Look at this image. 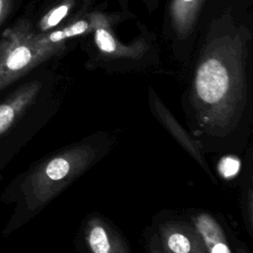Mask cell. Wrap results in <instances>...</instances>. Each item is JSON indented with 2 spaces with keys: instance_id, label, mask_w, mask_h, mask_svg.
<instances>
[{
  "instance_id": "8fae6325",
  "label": "cell",
  "mask_w": 253,
  "mask_h": 253,
  "mask_svg": "<svg viewBox=\"0 0 253 253\" xmlns=\"http://www.w3.org/2000/svg\"><path fill=\"white\" fill-rule=\"evenodd\" d=\"M246 165L241 179L240 208L244 226L248 234L253 235V146L247 145Z\"/></svg>"
},
{
  "instance_id": "6da1fadb",
  "label": "cell",
  "mask_w": 253,
  "mask_h": 253,
  "mask_svg": "<svg viewBox=\"0 0 253 253\" xmlns=\"http://www.w3.org/2000/svg\"><path fill=\"white\" fill-rule=\"evenodd\" d=\"M251 39L249 28L230 10L214 17L205 34L182 106L188 131L206 154H240L252 134Z\"/></svg>"
},
{
  "instance_id": "277c9868",
  "label": "cell",
  "mask_w": 253,
  "mask_h": 253,
  "mask_svg": "<svg viewBox=\"0 0 253 253\" xmlns=\"http://www.w3.org/2000/svg\"><path fill=\"white\" fill-rule=\"evenodd\" d=\"M161 253H208L191 221L169 211H161L149 226Z\"/></svg>"
},
{
  "instance_id": "7a4b0ae2",
  "label": "cell",
  "mask_w": 253,
  "mask_h": 253,
  "mask_svg": "<svg viewBox=\"0 0 253 253\" xmlns=\"http://www.w3.org/2000/svg\"><path fill=\"white\" fill-rule=\"evenodd\" d=\"M118 141L117 131L98 130L44 157L20 185L25 209L37 212L107 156Z\"/></svg>"
},
{
  "instance_id": "7c38bea8",
  "label": "cell",
  "mask_w": 253,
  "mask_h": 253,
  "mask_svg": "<svg viewBox=\"0 0 253 253\" xmlns=\"http://www.w3.org/2000/svg\"><path fill=\"white\" fill-rule=\"evenodd\" d=\"M93 32L95 43L102 53L110 56H126L132 54L130 47L121 44L114 37L110 30V19L97 26Z\"/></svg>"
},
{
  "instance_id": "5b68a950",
  "label": "cell",
  "mask_w": 253,
  "mask_h": 253,
  "mask_svg": "<svg viewBox=\"0 0 253 253\" xmlns=\"http://www.w3.org/2000/svg\"><path fill=\"white\" fill-rule=\"evenodd\" d=\"M75 245L78 253H131L122 231L97 211L90 212L81 221Z\"/></svg>"
},
{
  "instance_id": "5bb4252c",
  "label": "cell",
  "mask_w": 253,
  "mask_h": 253,
  "mask_svg": "<svg viewBox=\"0 0 253 253\" xmlns=\"http://www.w3.org/2000/svg\"><path fill=\"white\" fill-rule=\"evenodd\" d=\"M241 167L240 159L234 154H224L218 162L217 172L223 179L234 178Z\"/></svg>"
},
{
  "instance_id": "52a82bcc",
  "label": "cell",
  "mask_w": 253,
  "mask_h": 253,
  "mask_svg": "<svg viewBox=\"0 0 253 253\" xmlns=\"http://www.w3.org/2000/svg\"><path fill=\"white\" fill-rule=\"evenodd\" d=\"M42 85L34 80L23 84L0 103V136L7 132L36 102Z\"/></svg>"
},
{
  "instance_id": "8992f818",
  "label": "cell",
  "mask_w": 253,
  "mask_h": 253,
  "mask_svg": "<svg viewBox=\"0 0 253 253\" xmlns=\"http://www.w3.org/2000/svg\"><path fill=\"white\" fill-rule=\"evenodd\" d=\"M148 105L152 116L156 121L164 127V129L176 140V142L200 165L204 172L209 176L210 180L217 185L218 182L216 177L210 167L206 158V152L202 148L201 144L185 129L181 124L177 121L174 115L164 105L157 93L152 89L148 88Z\"/></svg>"
},
{
  "instance_id": "4fadbf2b",
  "label": "cell",
  "mask_w": 253,
  "mask_h": 253,
  "mask_svg": "<svg viewBox=\"0 0 253 253\" xmlns=\"http://www.w3.org/2000/svg\"><path fill=\"white\" fill-rule=\"evenodd\" d=\"M73 6L72 0H65L58 5L51 8L46 14H44L40 20L38 27L41 33L49 32L54 27L58 26L61 21L67 17Z\"/></svg>"
},
{
  "instance_id": "e0dca14e",
  "label": "cell",
  "mask_w": 253,
  "mask_h": 253,
  "mask_svg": "<svg viewBox=\"0 0 253 253\" xmlns=\"http://www.w3.org/2000/svg\"><path fill=\"white\" fill-rule=\"evenodd\" d=\"M232 239H233V245H234L235 253H250L247 246L244 243L237 240L235 237H232Z\"/></svg>"
},
{
  "instance_id": "2e32d148",
  "label": "cell",
  "mask_w": 253,
  "mask_h": 253,
  "mask_svg": "<svg viewBox=\"0 0 253 253\" xmlns=\"http://www.w3.org/2000/svg\"><path fill=\"white\" fill-rule=\"evenodd\" d=\"M14 0H0V25L7 18L12 9Z\"/></svg>"
},
{
  "instance_id": "3957f363",
  "label": "cell",
  "mask_w": 253,
  "mask_h": 253,
  "mask_svg": "<svg viewBox=\"0 0 253 253\" xmlns=\"http://www.w3.org/2000/svg\"><path fill=\"white\" fill-rule=\"evenodd\" d=\"M29 23L21 21L0 37V91L52 55L34 41Z\"/></svg>"
},
{
  "instance_id": "9a60e30c",
  "label": "cell",
  "mask_w": 253,
  "mask_h": 253,
  "mask_svg": "<svg viewBox=\"0 0 253 253\" xmlns=\"http://www.w3.org/2000/svg\"><path fill=\"white\" fill-rule=\"evenodd\" d=\"M144 248H145V253H161L158 245L156 243V240L150 231L149 227H147L144 231Z\"/></svg>"
},
{
  "instance_id": "ba28073f",
  "label": "cell",
  "mask_w": 253,
  "mask_h": 253,
  "mask_svg": "<svg viewBox=\"0 0 253 253\" xmlns=\"http://www.w3.org/2000/svg\"><path fill=\"white\" fill-rule=\"evenodd\" d=\"M186 217L199 232L208 253H232L228 236L213 214L203 210H188Z\"/></svg>"
},
{
  "instance_id": "9c48e42d",
  "label": "cell",
  "mask_w": 253,
  "mask_h": 253,
  "mask_svg": "<svg viewBox=\"0 0 253 253\" xmlns=\"http://www.w3.org/2000/svg\"><path fill=\"white\" fill-rule=\"evenodd\" d=\"M108 19L109 18L102 14L95 13L91 16H88L87 18L79 19L70 25L54 31L41 34L35 33L34 41L39 46L53 54L59 47L62 46L64 41L94 31L97 26L107 21Z\"/></svg>"
},
{
  "instance_id": "30bf717a",
  "label": "cell",
  "mask_w": 253,
  "mask_h": 253,
  "mask_svg": "<svg viewBox=\"0 0 253 253\" xmlns=\"http://www.w3.org/2000/svg\"><path fill=\"white\" fill-rule=\"evenodd\" d=\"M206 0H171L169 18L174 36L186 40L194 31Z\"/></svg>"
}]
</instances>
